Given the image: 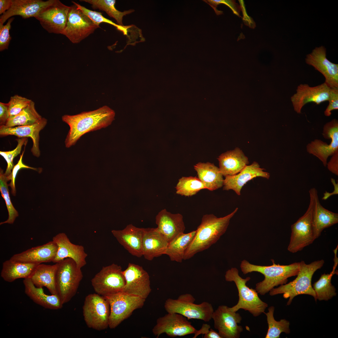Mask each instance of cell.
Segmentation results:
<instances>
[{"label":"cell","instance_id":"obj_1","mask_svg":"<svg viewBox=\"0 0 338 338\" xmlns=\"http://www.w3.org/2000/svg\"><path fill=\"white\" fill-rule=\"evenodd\" d=\"M115 114L112 109L105 105L93 111L74 115H63L62 121L69 127L64 141L66 147L69 148L75 145L85 134L110 125L114 120Z\"/></svg>","mask_w":338,"mask_h":338},{"label":"cell","instance_id":"obj_2","mask_svg":"<svg viewBox=\"0 0 338 338\" xmlns=\"http://www.w3.org/2000/svg\"><path fill=\"white\" fill-rule=\"evenodd\" d=\"M238 208L223 217L213 214L204 215L192 241L186 251L184 260L191 259L197 253L208 249L216 243L226 232L230 220Z\"/></svg>","mask_w":338,"mask_h":338},{"label":"cell","instance_id":"obj_3","mask_svg":"<svg viewBox=\"0 0 338 338\" xmlns=\"http://www.w3.org/2000/svg\"><path fill=\"white\" fill-rule=\"evenodd\" d=\"M270 266L253 264L243 260L241 262L240 268L243 273L247 274L258 272L263 274L264 279L256 284L255 290L261 295H264L275 286L286 284L288 279L296 276L300 268V262L288 265L276 264L273 260Z\"/></svg>","mask_w":338,"mask_h":338},{"label":"cell","instance_id":"obj_4","mask_svg":"<svg viewBox=\"0 0 338 338\" xmlns=\"http://www.w3.org/2000/svg\"><path fill=\"white\" fill-rule=\"evenodd\" d=\"M324 264L323 259L314 261L306 264L305 261L300 262V268L296 278L288 284L273 288L269 291L271 296L283 294L285 299L289 298L287 305H289L293 298L300 294H308L312 296L315 301V292L312 286V276L315 272L320 269Z\"/></svg>","mask_w":338,"mask_h":338},{"label":"cell","instance_id":"obj_5","mask_svg":"<svg viewBox=\"0 0 338 338\" xmlns=\"http://www.w3.org/2000/svg\"><path fill=\"white\" fill-rule=\"evenodd\" d=\"M225 278L227 281L233 282L238 291V300L236 305L230 307L232 311L237 312L239 310L243 309L248 311L254 317L258 316L264 313L268 305L259 298L255 289L250 288L247 285V283L250 279V277L242 278L237 269L232 268L226 272Z\"/></svg>","mask_w":338,"mask_h":338},{"label":"cell","instance_id":"obj_6","mask_svg":"<svg viewBox=\"0 0 338 338\" xmlns=\"http://www.w3.org/2000/svg\"><path fill=\"white\" fill-rule=\"evenodd\" d=\"M57 263L56 289L57 294L64 305L76 294L83 275L81 269L71 258H67Z\"/></svg>","mask_w":338,"mask_h":338},{"label":"cell","instance_id":"obj_7","mask_svg":"<svg viewBox=\"0 0 338 338\" xmlns=\"http://www.w3.org/2000/svg\"><path fill=\"white\" fill-rule=\"evenodd\" d=\"M316 189L311 188L309 191L310 202L305 213L291 226V234L287 249L295 253L312 243L315 240L312 226L315 193Z\"/></svg>","mask_w":338,"mask_h":338},{"label":"cell","instance_id":"obj_8","mask_svg":"<svg viewBox=\"0 0 338 338\" xmlns=\"http://www.w3.org/2000/svg\"><path fill=\"white\" fill-rule=\"evenodd\" d=\"M196 299L191 294L180 295L177 299L168 298L165 301L164 307L167 313L180 314L188 320H202L207 322L212 319L214 311L212 304L204 301L200 304L194 303Z\"/></svg>","mask_w":338,"mask_h":338},{"label":"cell","instance_id":"obj_9","mask_svg":"<svg viewBox=\"0 0 338 338\" xmlns=\"http://www.w3.org/2000/svg\"><path fill=\"white\" fill-rule=\"evenodd\" d=\"M110 306L109 327H116L136 310L142 307L146 300L121 291L104 296Z\"/></svg>","mask_w":338,"mask_h":338},{"label":"cell","instance_id":"obj_10","mask_svg":"<svg viewBox=\"0 0 338 338\" xmlns=\"http://www.w3.org/2000/svg\"><path fill=\"white\" fill-rule=\"evenodd\" d=\"M83 312L89 328L100 331L109 327L110 306L104 296L97 293L88 295L84 299Z\"/></svg>","mask_w":338,"mask_h":338},{"label":"cell","instance_id":"obj_11","mask_svg":"<svg viewBox=\"0 0 338 338\" xmlns=\"http://www.w3.org/2000/svg\"><path fill=\"white\" fill-rule=\"evenodd\" d=\"M95 292L103 296L122 291L125 279L120 266L113 263L103 266L91 280Z\"/></svg>","mask_w":338,"mask_h":338},{"label":"cell","instance_id":"obj_12","mask_svg":"<svg viewBox=\"0 0 338 338\" xmlns=\"http://www.w3.org/2000/svg\"><path fill=\"white\" fill-rule=\"evenodd\" d=\"M73 3L70 6L63 34L73 43L77 44L93 33L99 26Z\"/></svg>","mask_w":338,"mask_h":338},{"label":"cell","instance_id":"obj_13","mask_svg":"<svg viewBox=\"0 0 338 338\" xmlns=\"http://www.w3.org/2000/svg\"><path fill=\"white\" fill-rule=\"evenodd\" d=\"M197 331L187 318L175 313H167L159 317L152 330L157 338L163 333L172 337L193 334L195 335Z\"/></svg>","mask_w":338,"mask_h":338},{"label":"cell","instance_id":"obj_14","mask_svg":"<svg viewBox=\"0 0 338 338\" xmlns=\"http://www.w3.org/2000/svg\"><path fill=\"white\" fill-rule=\"evenodd\" d=\"M70 8L59 0H54L52 4L43 9L35 18L48 33L63 34Z\"/></svg>","mask_w":338,"mask_h":338},{"label":"cell","instance_id":"obj_15","mask_svg":"<svg viewBox=\"0 0 338 338\" xmlns=\"http://www.w3.org/2000/svg\"><path fill=\"white\" fill-rule=\"evenodd\" d=\"M123 273L125 284L121 291L146 299L151 291L148 273L142 266L129 263Z\"/></svg>","mask_w":338,"mask_h":338},{"label":"cell","instance_id":"obj_16","mask_svg":"<svg viewBox=\"0 0 338 338\" xmlns=\"http://www.w3.org/2000/svg\"><path fill=\"white\" fill-rule=\"evenodd\" d=\"M214 328L218 330L222 338H239L243 331L242 326L238 325L242 318L236 312L232 311L225 305L219 306L212 316Z\"/></svg>","mask_w":338,"mask_h":338},{"label":"cell","instance_id":"obj_17","mask_svg":"<svg viewBox=\"0 0 338 338\" xmlns=\"http://www.w3.org/2000/svg\"><path fill=\"white\" fill-rule=\"evenodd\" d=\"M331 88L324 82L320 85L310 87L307 84H301L297 88L296 92L291 97L294 110L300 114L303 107L310 102L317 105L328 101Z\"/></svg>","mask_w":338,"mask_h":338},{"label":"cell","instance_id":"obj_18","mask_svg":"<svg viewBox=\"0 0 338 338\" xmlns=\"http://www.w3.org/2000/svg\"><path fill=\"white\" fill-rule=\"evenodd\" d=\"M306 63L313 66L325 78V83L330 88H338V64L331 62L326 57L324 47H316L306 55Z\"/></svg>","mask_w":338,"mask_h":338},{"label":"cell","instance_id":"obj_19","mask_svg":"<svg viewBox=\"0 0 338 338\" xmlns=\"http://www.w3.org/2000/svg\"><path fill=\"white\" fill-rule=\"evenodd\" d=\"M58 246V250L53 261L58 263L67 258L72 259L79 268L86 264V258L88 255L84 247L81 245L73 243L64 233H60L54 236L52 239Z\"/></svg>","mask_w":338,"mask_h":338},{"label":"cell","instance_id":"obj_20","mask_svg":"<svg viewBox=\"0 0 338 338\" xmlns=\"http://www.w3.org/2000/svg\"><path fill=\"white\" fill-rule=\"evenodd\" d=\"M145 230L130 224L122 230H112L111 233L130 254L140 258L143 256L142 240Z\"/></svg>","mask_w":338,"mask_h":338},{"label":"cell","instance_id":"obj_21","mask_svg":"<svg viewBox=\"0 0 338 338\" xmlns=\"http://www.w3.org/2000/svg\"><path fill=\"white\" fill-rule=\"evenodd\" d=\"M256 162L246 166L237 174L225 176L224 179L223 190H232L238 195H240L243 187L247 182L257 177H261L269 179L270 174L264 171Z\"/></svg>","mask_w":338,"mask_h":338},{"label":"cell","instance_id":"obj_22","mask_svg":"<svg viewBox=\"0 0 338 338\" xmlns=\"http://www.w3.org/2000/svg\"><path fill=\"white\" fill-rule=\"evenodd\" d=\"M54 0H12L10 8L1 15L0 24H3L13 16L19 15L26 19L35 18L44 8L52 4Z\"/></svg>","mask_w":338,"mask_h":338},{"label":"cell","instance_id":"obj_23","mask_svg":"<svg viewBox=\"0 0 338 338\" xmlns=\"http://www.w3.org/2000/svg\"><path fill=\"white\" fill-rule=\"evenodd\" d=\"M47 120L43 117L38 122L27 125L8 127L5 125L0 126L1 136L13 135L19 138L30 137L33 141L31 151L33 155L37 157L40 155L39 147V132L46 125Z\"/></svg>","mask_w":338,"mask_h":338},{"label":"cell","instance_id":"obj_24","mask_svg":"<svg viewBox=\"0 0 338 338\" xmlns=\"http://www.w3.org/2000/svg\"><path fill=\"white\" fill-rule=\"evenodd\" d=\"M156 228L169 243L185 229L183 216L172 213L166 209L161 211L156 217Z\"/></svg>","mask_w":338,"mask_h":338},{"label":"cell","instance_id":"obj_25","mask_svg":"<svg viewBox=\"0 0 338 338\" xmlns=\"http://www.w3.org/2000/svg\"><path fill=\"white\" fill-rule=\"evenodd\" d=\"M57 250V244L52 240L15 254L10 259L14 261L38 264L53 262Z\"/></svg>","mask_w":338,"mask_h":338},{"label":"cell","instance_id":"obj_26","mask_svg":"<svg viewBox=\"0 0 338 338\" xmlns=\"http://www.w3.org/2000/svg\"><path fill=\"white\" fill-rule=\"evenodd\" d=\"M168 243L156 228H146L142 240V255L149 261L165 254Z\"/></svg>","mask_w":338,"mask_h":338},{"label":"cell","instance_id":"obj_27","mask_svg":"<svg viewBox=\"0 0 338 338\" xmlns=\"http://www.w3.org/2000/svg\"><path fill=\"white\" fill-rule=\"evenodd\" d=\"M218 159L220 172L225 177L238 174L249 164L248 158L238 147L223 153Z\"/></svg>","mask_w":338,"mask_h":338},{"label":"cell","instance_id":"obj_28","mask_svg":"<svg viewBox=\"0 0 338 338\" xmlns=\"http://www.w3.org/2000/svg\"><path fill=\"white\" fill-rule=\"evenodd\" d=\"M23 282L25 294L35 303L50 310H56L62 308L63 305L57 294H46L43 288L36 286L30 278L24 279Z\"/></svg>","mask_w":338,"mask_h":338},{"label":"cell","instance_id":"obj_29","mask_svg":"<svg viewBox=\"0 0 338 338\" xmlns=\"http://www.w3.org/2000/svg\"><path fill=\"white\" fill-rule=\"evenodd\" d=\"M338 223V214L328 210L321 205L316 190L312 218L313 229L315 239L320 236L324 229Z\"/></svg>","mask_w":338,"mask_h":338},{"label":"cell","instance_id":"obj_30","mask_svg":"<svg viewBox=\"0 0 338 338\" xmlns=\"http://www.w3.org/2000/svg\"><path fill=\"white\" fill-rule=\"evenodd\" d=\"M39 264L14 261L9 259L3 263L1 276L5 281L9 283L19 279L30 278Z\"/></svg>","mask_w":338,"mask_h":338},{"label":"cell","instance_id":"obj_31","mask_svg":"<svg viewBox=\"0 0 338 338\" xmlns=\"http://www.w3.org/2000/svg\"><path fill=\"white\" fill-rule=\"evenodd\" d=\"M199 179L206 189L213 191L223 186L224 179L219 168L209 162H199L194 166Z\"/></svg>","mask_w":338,"mask_h":338},{"label":"cell","instance_id":"obj_32","mask_svg":"<svg viewBox=\"0 0 338 338\" xmlns=\"http://www.w3.org/2000/svg\"><path fill=\"white\" fill-rule=\"evenodd\" d=\"M58 263L53 265L39 264L30 279L36 287L47 288L52 294H57L55 286V275Z\"/></svg>","mask_w":338,"mask_h":338},{"label":"cell","instance_id":"obj_33","mask_svg":"<svg viewBox=\"0 0 338 338\" xmlns=\"http://www.w3.org/2000/svg\"><path fill=\"white\" fill-rule=\"evenodd\" d=\"M329 139L331 141L328 144L320 139H316L306 145L307 152L317 157L326 166L327 159L338 150V133L331 135Z\"/></svg>","mask_w":338,"mask_h":338},{"label":"cell","instance_id":"obj_34","mask_svg":"<svg viewBox=\"0 0 338 338\" xmlns=\"http://www.w3.org/2000/svg\"><path fill=\"white\" fill-rule=\"evenodd\" d=\"M196 232V230L178 235L168 243L165 254L168 255L172 261L182 262Z\"/></svg>","mask_w":338,"mask_h":338},{"label":"cell","instance_id":"obj_35","mask_svg":"<svg viewBox=\"0 0 338 338\" xmlns=\"http://www.w3.org/2000/svg\"><path fill=\"white\" fill-rule=\"evenodd\" d=\"M42 118L36 110L35 103L32 100L27 107L18 114L10 117L5 126L13 127L31 125L38 122Z\"/></svg>","mask_w":338,"mask_h":338},{"label":"cell","instance_id":"obj_36","mask_svg":"<svg viewBox=\"0 0 338 338\" xmlns=\"http://www.w3.org/2000/svg\"><path fill=\"white\" fill-rule=\"evenodd\" d=\"M337 274V271L333 270L329 274L324 273L314 283L313 288L315 293L316 300L327 301L336 295V289L332 284L331 279L333 276Z\"/></svg>","mask_w":338,"mask_h":338},{"label":"cell","instance_id":"obj_37","mask_svg":"<svg viewBox=\"0 0 338 338\" xmlns=\"http://www.w3.org/2000/svg\"><path fill=\"white\" fill-rule=\"evenodd\" d=\"M80 1L87 3L91 5L94 9H98L105 12L110 17L114 18L118 24L123 26L122 20L123 16L134 11L133 9L121 12L116 8L115 0H81Z\"/></svg>","mask_w":338,"mask_h":338},{"label":"cell","instance_id":"obj_38","mask_svg":"<svg viewBox=\"0 0 338 338\" xmlns=\"http://www.w3.org/2000/svg\"><path fill=\"white\" fill-rule=\"evenodd\" d=\"M268 311L264 313L267 317L268 328L265 338H278L282 332L289 334L290 332L289 322L285 319L279 321H276L274 317V307L271 306L268 309Z\"/></svg>","mask_w":338,"mask_h":338},{"label":"cell","instance_id":"obj_39","mask_svg":"<svg viewBox=\"0 0 338 338\" xmlns=\"http://www.w3.org/2000/svg\"><path fill=\"white\" fill-rule=\"evenodd\" d=\"M175 188L177 194L187 197L193 196L200 190L206 189L198 178L191 176L180 178Z\"/></svg>","mask_w":338,"mask_h":338},{"label":"cell","instance_id":"obj_40","mask_svg":"<svg viewBox=\"0 0 338 338\" xmlns=\"http://www.w3.org/2000/svg\"><path fill=\"white\" fill-rule=\"evenodd\" d=\"M8 181L7 176L3 173V170L0 168V191L2 196L5 201L8 213V218L7 220L0 223V225L6 223L13 224L16 218L18 216V213L13 207L10 199L8 185L7 183Z\"/></svg>","mask_w":338,"mask_h":338},{"label":"cell","instance_id":"obj_41","mask_svg":"<svg viewBox=\"0 0 338 338\" xmlns=\"http://www.w3.org/2000/svg\"><path fill=\"white\" fill-rule=\"evenodd\" d=\"M72 2L75 4L79 9L97 25L99 26L100 24L102 23H108L116 28L118 30L122 32L124 35H127L128 29L129 26H121L116 24L112 21L103 16L100 12L89 9L74 1H72Z\"/></svg>","mask_w":338,"mask_h":338},{"label":"cell","instance_id":"obj_42","mask_svg":"<svg viewBox=\"0 0 338 338\" xmlns=\"http://www.w3.org/2000/svg\"><path fill=\"white\" fill-rule=\"evenodd\" d=\"M18 144L16 147L13 150L8 151H0V155L5 159L7 162V168L4 173L5 175L7 176L11 173L13 167V160L14 158L20 154L23 145H26L28 139L26 138L23 137L17 139Z\"/></svg>","mask_w":338,"mask_h":338},{"label":"cell","instance_id":"obj_43","mask_svg":"<svg viewBox=\"0 0 338 338\" xmlns=\"http://www.w3.org/2000/svg\"><path fill=\"white\" fill-rule=\"evenodd\" d=\"M32 100L18 95L11 97L8 103L9 118L16 115L27 107Z\"/></svg>","mask_w":338,"mask_h":338},{"label":"cell","instance_id":"obj_44","mask_svg":"<svg viewBox=\"0 0 338 338\" xmlns=\"http://www.w3.org/2000/svg\"><path fill=\"white\" fill-rule=\"evenodd\" d=\"M14 19V17H11L8 19L5 25L0 24V51L8 49L10 41L11 39L9 30L11 28V23Z\"/></svg>","mask_w":338,"mask_h":338},{"label":"cell","instance_id":"obj_45","mask_svg":"<svg viewBox=\"0 0 338 338\" xmlns=\"http://www.w3.org/2000/svg\"><path fill=\"white\" fill-rule=\"evenodd\" d=\"M24 152V151L22 152V154L20 156L19 161L13 167L11 173L7 176L8 180H11L10 183L8 185V186L10 187L11 188V192L13 196H15L16 195V190L15 181V178L19 171L22 168L30 169L36 171H37V170L36 168L28 166L23 163L22 158Z\"/></svg>","mask_w":338,"mask_h":338},{"label":"cell","instance_id":"obj_46","mask_svg":"<svg viewBox=\"0 0 338 338\" xmlns=\"http://www.w3.org/2000/svg\"><path fill=\"white\" fill-rule=\"evenodd\" d=\"M328 101L329 105L324 112L326 116H330L332 110L338 109V88H331Z\"/></svg>","mask_w":338,"mask_h":338},{"label":"cell","instance_id":"obj_47","mask_svg":"<svg viewBox=\"0 0 338 338\" xmlns=\"http://www.w3.org/2000/svg\"><path fill=\"white\" fill-rule=\"evenodd\" d=\"M207 3L214 9L216 14H219L220 12L218 11L216 9L217 5L221 3H224L228 6L233 11V13L238 16H239L240 8L238 5L236 3L235 1L230 0H207Z\"/></svg>","mask_w":338,"mask_h":338},{"label":"cell","instance_id":"obj_48","mask_svg":"<svg viewBox=\"0 0 338 338\" xmlns=\"http://www.w3.org/2000/svg\"><path fill=\"white\" fill-rule=\"evenodd\" d=\"M326 166L328 170L336 176L338 175V150L331 156Z\"/></svg>","mask_w":338,"mask_h":338},{"label":"cell","instance_id":"obj_49","mask_svg":"<svg viewBox=\"0 0 338 338\" xmlns=\"http://www.w3.org/2000/svg\"><path fill=\"white\" fill-rule=\"evenodd\" d=\"M9 118L8 103L0 102V125H5Z\"/></svg>","mask_w":338,"mask_h":338},{"label":"cell","instance_id":"obj_50","mask_svg":"<svg viewBox=\"0 0 338 338\" xmlns=\"http://www.w3.org/2000/svg\"><path fill=\"white\" fill-rule=\"evenodd\" d=\"M331 182L334 187V191L332 192H329L325 191L324 193V196L322 198V199L324 200L327 199L330 196L334 195H337L338 194V183H336L334 179L331 178Z\"/></svg>","mask_w":338,"mask_h":338},{"label":"cell","instance_id":"obj_51","mask_svg":"<svg viewBox=\"0 0 338 338\" xmlns=\"http://www.w3.org/2000/svg\"><path fill=\"white\" fill-rule=\"evenodd\" d=\"M12 0H0V14L2 15L11 7Z\"/></svg>","mask_w":338,"mask_h":338},{"label":"cell","instance_id":"obj_52","mask_svg":"<svg viewBox=\"0 0 338 338\" xmlns=\"http://www.w3.org/2000/svg\"><path fill=\"white\" fill-rule=\"evenodd\" d=\"M203 338H222L218 332L210 329L207 333L203 335Z\"/></svg>","mask_w":338,"mask_h":338}]
</instances>
